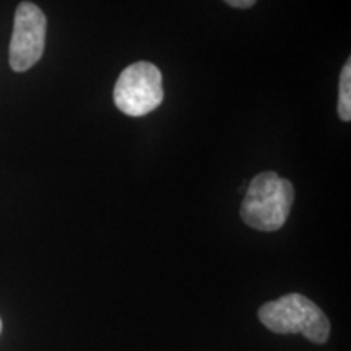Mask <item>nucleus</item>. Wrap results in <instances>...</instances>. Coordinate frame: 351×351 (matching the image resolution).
I'll return each mask as SVG.
<instances>
[{"instance_id": "nucleus-1", "label": "nucleus", "mask_w": 351, "mask_h": 351, "mask_svg": "<svg viewBox=\"0 0 351 351\" xmlns=\"http://www.w3.org/2000/svg\"><path fill=\"white\" fill-rule=\"evenodd\" d=\"M293 202V184L274 171H265L249 184L241 204V218L257 231H278L287 223Z\"/></svg>"}, {"instance_id": "nucleus-2", "label": "nucleus", "mask_w": 351, "mask_h": 351, "mask_svg": "<svg viewBox=\"0 0 351 351\" xmlns=\"http://www.w3.org/2000/svg\"><path fill=\"white\" fill-rule=\"evenodd\" d=\"M258 319L275 333H302L307 340L322 345L330 335V322L309 298L289 293L258 309Z\"/></svg>"}, {"instance_id": "nucleus-3", "label": "nucleus", "mask_w": 351, "mask_h": 351, "mask_svg": "<svg viewBox=\"0 0 351 351\" xmlns=\"http://www.w3.org/2000/svg\"><path fill=\"white\" fill-rule=\"evenodd\" d=\"M163 75L152 62H135L121 72L114 86V103L121 112L140 117L163 103Z\"/></svg>"}, {"instance_id": "nucleus-4", "label": "nucleus", "mask_w": 351, "mask_h": 351, "mask_svg": "<svg viewBox=\"0 0 351 351\" xmlns=\"http://www.w3.org/2000/svg\"><path fill=\"white\" fill-rule=\"evenodd\" d=\"M47 20L33 2H21L15 10L8 60L15 72H26L38 64L46 46Z\"/></svg>"}, {"instance_id": "nucleus-5", "label": "nucleus", "mask_w": 351, "mask_h": 351, "mask_svg": "<svg viewBox=\"0 0 351 351\" xmlns=\"http://www.w3.org/2000/svg\"><path fill=\"white\" fill-rule=\"evenodd\" d=\"M339 116L341 121H351V62L345 64L340 75L339 88Z\"/></svg>"}, {"instance_id": "nucleus-6", "label": "nucleus", "mask_w": 351, "mask_h": 351, "mask_svg": "<svg viewBox=\"0 0 351 351\" xmlns=\"http://www.w3.org/2000/svg\"><path fill=\"white\" fill-rule=\"evenodd\" d=\"M225 2L228 3V5H231L234 8H243V10H245V8L254 7V3H256L257 0H225Z\"/></svg>"}, {"instance_id": "nucleus-7", "label": "nucleus", "mask_w": 351, "mask_h": 351, "mask_svg": "<svg viewBox=\"0 0 351 351\" xmlns=\"http://www.w3.org/2000/svg\"><path fill=\"white\" fill-rule=\"evenodd\" d=\"M0 332H2V319H0Z\"/></svg>"}]
</instances>
